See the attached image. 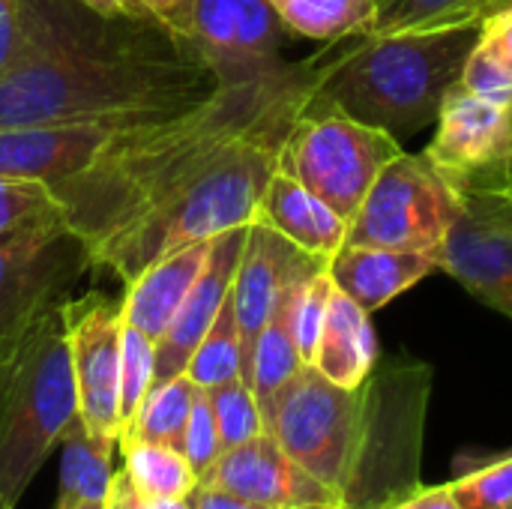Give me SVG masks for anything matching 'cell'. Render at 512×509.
I'll return each mask as SVG.
<instances>
[{
    "instance_id": "25",
    "label": "cell",
    "mask_w": 512,
    "mask_h": 509,
    "mask_svg": "<svg viewBox=\"0 0 512 509\" xmlns=\"http://www.w3.org/2000/svg\"><path fill=\"white\" fill-rule=\"evenodd\" d=\"M120 453L129 486L144 498L186 501L198 486V474L174 447L150 441H120Z\"/></svg>"
},
{
    "instance_id": "3",
    "label": "cell",
    "mask_w": 512,
    "mask_h": 509,
    "mask_svg": "<svg viewBox=\"0 0 512 509\" xmlns=\"http://www.w3.org/2000/svg\"><path fill=\"white\" fill-rule=\"evenodd\" d=\"M480 21L366 33L348 51H330L309 105L330 108L396 138L435 126L450 87L459 84Z\"/></svg>"
},
{
    "instance_id": "39",
    "label": "cell",
    "mask_w": 512,
    "mask_h": 509,
    "mask_svg": "<svg viewBox=\"0 0 512 509\" xmlns=\"http://www.w3.org/2000/svg\"><path fill=\"white\" fill-rule=\"evenodd\" d=\"M138 6H141L147 15L159 18L162 24H168L171 30H177V33L186 36L195 0H138Z\"/></svg>"
},
{
    "instance_id": "33",
    "label": "cell",
    "mask_w": 512,
    "mask_h": 509,
    "mask_svg": "<svg viewBox=\"0 0 512 509\" xmlns=\"http://www.w3.org/2000/svg\"><path fill=\"white\" fill-rule=\"evenodd\" d=\"M333 297V279L327 276V270L321 267L318 273L306 276L291 300V330H294V342L300 351V360L306 366H312L315 360V348L324 330V318H327V306Z\"/></svg>"
},
{
    "instance_id": "21",
    "label": "cell",
    "mask_w": 512,
    "mask_h": 509,
    "mask_svg": "<svg viewBox=\"0 0 512 509\" xmlns=\"http://www.w3.org/2000/svg\"><path fill=\"white\" fill-rule=\"evenodd\" d=\"M210 252V240L189 243L159 261H153L141 276L123 285V321L153 342L162 339L168 324L174 321L177 309L183 306L189 288L204 270Z\"/></svg>"
},
{
    "instance_id": "4",
    "label": "cell",
    "mask_w": 512,
    "mask_h": 509,
    "mask_svg": "<svg viewBox=\"0 0 512 509\" xmlns=\"http://www.w3.org/2000/svg\"><path fill=\"white\" fill-rule=\"evenodd\" d=\"M297 120L300 114L282 117L243 135L192 186L87 243L96 270H111L129 285L153 261L189 243L252 225L261 195L279 168V150Z\"/></svg>"
},
{
    "instance_id": "24",
    "label": "cell",
    "mask_w": 512,
    "mask_h": 509,
    "mask_svg": "<svg viewBox=\"0 0 512 509\" xmlns=\"http://www.w3.org/2000/svg\"><path fill=\"white\" fill-rule=\"evenodd\" d=\"M315 273H318V270H315ZM309 276H312V273H309ZM303 279H306V276H303ZM303 279L291 282V285L282 291V297H279V303H276L270 321L264 324L258 342H255V348H252L249 378H246V381H249V387H252V393H255V399H258V408H261L264 417H267L273 399L282 393V387L306 366V363L300 360V351H297V342H294V330H291V300H294V291H297V285H300Z\"/></svg>"
},
{
    "instance_id": "15",
    "label": "cell",
    "mask_w": 512,
    "mask_h": 509,
    "mask_svg": "<svg viewBox=\"0 0 512 509\" xmlns=\"http://www.w3.org/2000/svg\"><path fill=\"white\" fill-rule=\"evenodd\" d=\"M321 267H327V264L300 252L294 243H288L282 234H276L264 222L249 225L243 255H240L234 285H231V309H234L240 342H243V381L249 378L252 348H255L264 324L270 321L282 291L291 282H297Z\"/></svg>"
},
{
    "instance_id": "42",
    "label": "cell",
    "mask_w": 512,
    "mask_h": 509,
    "mask_svg": "<svg viewBox=\"0 0 512 509\" xmlns=\"http://www.w3.org/2000/svg\"><path fill=\"white\" fill-rule=\"evenodd\" d=\"M18 42V0H0V75L6 72Z\"/></svg>"
},
{
    "instance_id": "7",
    "label": "cell",
    "mask_w": 512,
    "mask_h": 509,
    "mask_svg": "<svg viewBox=\"0 0 512 509\" xmlns=\"http://www.w3.org/2000/svg\"><path fill=\"white\" fill-rule=\"evenodd\" d=\"M399 153L396 135L339 111L306 105L279 150V171L351 222L381 168Z\"/></svg>"
},
{
    "instance_id": "29",
    "label": "cell",
    "mask_w": 512,
    "mask_h": 509,
    "mask_svg": "<svg viewBox=\"0 0 512 509\" xmlns=\"http://www.w3.org/2000/svg\"><path fill=\"white\" fill-rule=\"evenodd\" d=\"M492 0H378L369 33H393L414 27H438L456 21H480ZM366 36V33H363Z\"/></svg>"
},
{
    "instance_id": "34",
    "label": "cell",
    "mask_w": 512,
    "mask_h": 509,
    "mask_svg": "<svg viewBox=\"0 0 512 509\" xmlns=\"http://www.w3.org/2000/svg\"><path fill=\"white\" fill-rule=\"evenodd\" d=\"M450 492L459 509H510L512 507V453L450 483Z\"/></svg>"
},
{
    "instance_id": "32",
    "label": "cell",
    "mask_w": 512,
    "mask_h": 509,
    "mask_svg": "<svg viewBox=\"0 0 512 509\" xmlns=\"http://www.w3.org/2000/svg\"><path fill=\"white\" fill-rule=\"evenodd\" d=\"M45 219H66L54 186L42 180L0 177V234Z\"/></svg>"
},
{
    "instance_id": "43",
    "label": "cell",
    "mask_w": 512,
    "mask_h": 509,
    "mask_svg": "<svg viewBox=\"0 0 512 509\" xmlns=\"http://www.w3.org/2000/svg\"><path fill=\"white\" fill-rule=\"evenodd\" d=\"M24 333H27V330H24ZM24 333H21L15 342H9V345L0 348V399H3V390H6V381H9V372H12V363H15V354H18V345H21Z\"/></svg>"
},
{
    "instance_id": "9",
    "label": "cell",
    "mask_w": 512,
    "mask_h": 509,
    "mask_svg": "<svg viewBox=\"0 0 512 509\" xmlns=\"http://www.w3.org/2000/svg\"><path fill=\"white\" fill-rule=\"evenodd\" d=\"M462 213V195L435 171L426 153L390 159L348 222L345 243L435 252Z\"/></svg>"
},
{
    "instance_id": "5",
    "label": "cell",
    "mask_w": 512,
    "mask_h": 509,
    "mask_svg": "<svg viewBox=\"0 0 512 509\" xmlns=\"http://www.w3.org/2000/svg\"><path fill=\"white\" fill-rule=\"evenodd\" d=\"M75 420L78 393L66 318L63 306H54L24 333L0 399V498L9 507H18Z\"/></svg>"
},
{
    "instance_id": "46",
    "label": "cell",
    "mask_w": 512,
    "mask_h": 509,
    "mask_svg": "<svg viewBox=\"0 0 512 509\" xmlns=\"http://www.w3.org/2000/svg\"><path fill=\"white\" fill-rule=\"evenodd\" d=\"M78 509H105V504H87V507H78Z\"/></svg>"
},
{
    "instance_id": "36",
    "label": "cell",
    "mask_w": 512,
    "mask_h": 509,
    "mask_svg": "<svg viewBox=\"0 0 512 509\" xmlns=\"http://www.w3.org/2000/svg\"><path fill=\"white\" fill-rule=\"evenodd\" d=\"M459 84L468 87L471 93L483 96V99L512 105V69L504 63V57L492 45H486L483 39H477L474 51L468 54Z\"/></svg>"
},
{
    "instance_id": "41",
    "label": "cell",
    "mask_w": 512,
    "mask_h": 509,
    "mask_svg": "<svg viewBox=\"0 0 512 509\" xmlns=\"http://www.w3.org/2000/svg\"><path fill=\"white\" fill-rule=\"evenodd\" d=\"M186 501H189V507L192 509H267L261 507V504H252V501L240 498V495H231V492H225V489L204 486V483H198L195 492H192Z\"/></svg>"
},
{
    "instance_id": "45",
    "label": "cell",
    "mask_w": 512,
    "mask_h": 509,
    "mask_svg": "<svg viewBox=\"0 0 512 509\" xmlns=\"http://www.w3.org/2000/svg\"><path fill=\"white\" fill-rule=\"evenodd\" d=\"M507 3H512V0H492V6H489V12H492V9H498V6H507Z\"/></svg>"
},
{
    "instance_id": "44",
    "label": "cell",
    "mask_w": 512,
    "mask_h": 509,
    "mask_svg": "<svg viewBox=\"0 0 512 509\" xmlns=\"http://www.w3.org/2000/svg\"><path fill=\"white\" fill-rule=\"evenodd\" d=\"M84 3H90L102 12H144L138 6V0H84Z\"/></svg>"
},
{
    "instance_id": "50",
    "label": "cell",
    "mask_w": 512,
    "mask_h": 509,
    "mask_svg": "<svg viewBox=\"0 0 512 509\" xmlns=\"http://www.w3.org/2000/svg\"><path fill=\"white\" fill-rule=\"evenodd\" d=\"M510 509H512V507H510Z\"/></svg>"
},
{
    "instance_id": "14",
    "label": "cell",
    "mask_w": 512,
    "mask_h": 509,
    "mask_svg": "<svg viewBox=\"0 0 512 509\" xmlns=\"http://www.w3.org/2000/svg\"><path fill=\"white\" fill-rule=\"evenodd\" d=\"M186 36L222 84L279 69L285 24L267 0H195Z\"/></svg>"
},
{
    "instance_id": "16",
    "label": "cell",
    "mask_w": 512,
    "mask_h": 509,
    "mask_svg": "<svg viewBox=\"0 0 512 509\" xmlns=\"http://www.w3.org/2000/svg\"><path fill=\"white\" fill-rule=\"evenodd\" d=\"M198 483L225 489L267 509L339 507V498L309 477L270 432L225 450Z\"/></svg>"
},
{
    "instance_id": "2",
    "label": "cell",
    "mask_w": 512,
    "mask_h": 509,
    "mask_svg": "<svg viewBox=\"0 0 512 509\" xmlns=\"http://www.w3.org/2000/svg\"><path fill=\"white\" fill-rule=\"evenodd\" d=\"M327 54L222 84L201 105L147 126L111 132L102 153L54 186L66 222L87 243L192 186L243 135L303 114Z\"/></svg>"
},
{
    "instance_id": "49",
    "label": "cell",
    "mask_w": 512,
    "mask_h": 509,
    "mask_svg": "<svg viewBox=\"0 0 512 509\" xmlns=\"http://www.w3.org/2000/svg\"><path fill=\"white\" fill-rule=\"evenodd\" d=\"M489 6H492V3H489ZM486 12H489V9H486Z\"/></svg>"
},
{
    "instance_id": "28",
    "label": "cell",
    "mask_w": 512,
    "mask_h": 509,
    "mask_svg": "<svg viewBox=\"0 0 512 509\" xmlns=\"http://www.w3.org/2000/svg\"><path fill=\"white\" fill-rule=\"evenodd\" d=\"M186 375L201 390H213L219 384L243 378V342H240L237 318L231 309V297L222 306V312L216 315V321L210 324V330L204 333L201 345L195 348V354L186 366Z\"/></svg>"
},
{
    "instance_id": "10",
    "label": "cell",
    "mask_w": 512,
    "mask_h": 509,
    "mask_svg": "<svg viewBox=\"0 0 512 509\" xmlns=\"http://www.w3.org/2000/svg\"><path fill=\"white\" fill-rule=\"evenodd\" d=\"M93 267L87 240L66 219L0 234V348L72 300V288Z\"/></svg>"
},
{
    "instance_id": "22",
    "label": "cell",
    "mask_w": 512,
    "mask_h": 509,
    "mask_svg": "<svg viewBox=\"0 0 512 509\" xmlns=\"http://www.w3.org/2000/svg\"><path fill=\"white\" fill-rule=\"evenodd\" d=\"M312 366L336 387L357 390L378 366V336L366 309L333 288Z\"/></svg>"
},
{
    "instance_id": "30",
    "label": "cell",
    "mask_w": 512,
    "mask_h": 509,
    "mask_svg": "<svg viewBox=\"0 0 512 509\" xmlns=\"http://www.w3.org/2000/svg\"><path fill=\"white\" fill-rule=\"evenodd\" d=\"M216 426H219V438L222 447H240L252 438H258L261 432H267L264 426V414L258 408V399L252 393V387L243 378H234L228 384H219L213 390H207Z\"/></svg>"
},
{
    "instance_id": "6",
    "label": "cell",
    "mask_w": 512,
    "mask_h": 509,
    "mask_svg": "<svg viewBox=\"0 0 512 509\" xmlns=\"http://www.w3.org/2000/svg\"><path fill=\"white\" fill-rule=\"evenodd\" d=\"M435 372L423 360H378L363 384V432L339 509H387L414 492Z\"/></svg>"
},
{
    "instance_id": "37",
    "label": "cell",
    "mask_w": 512,
    "mask_h": 509,
    "mask_svg": "<svg viewBox=\"0 0 512 509\" xmlns=\"http://www.w3.org/2000/svg\"><path fill=\"white\" fill-rule=\"evenodd\" d=\"M480 39L492 45L512 69V3L498 6L480 18Z\"/></svg>"
},
{
    "instance_id": "8",
    "label": "cell",
    "mask_w": 512,
    "mask_h": 509,
    "mask_svg": "<svg viewBox=\"0 0 512 509\" xmlns=\"http://www.w3.org/2000/svg\"><path fill=\"white\" fill-rule=\"evenodd\" d=\"M264 426L309 477L339 498L363 432V387H336L315 366H303L273 399Z\"/></svg>"
},
{
    "instance_id": "47",
    "label": "cell",
    "mask_w": 512,
    "mask_h": 509,
    "mask_svg": "<svg viewBox=\"0 0 512 509\" xmlns=\"http://www.w3.org/2000/svg\"><path fill=\"white\" fill-rule=\"evenodd\" d=\"M300 509H339V507H300Z\"/></svg>"
},
{
    "instance_id": "17",
    "label": "cell",
    "mask_w": 512,
    "mask_h": 509,
    "mask_svg": "<svg viewBox=\"0 0 512 509\" xmlns=\"http://www.w3.org/2000/svg\"><path fill=\"white\" fill-rule=\"evenodd\" d=\"M246 231H249V225L222 231L219 237L210 240V252H207L201 276L189 288L183 306L177 309V315L168 324V330L162 333V339L156 342V381H153V387L186 372V366H189L195 348L201 345L204 333L210 330V324L216 321V315L228 303L234 273H237L240 255H243Z\"/></svg>"
},
{
    "instance_id": "38",
    "label": "cell",
    "mask_w": 512,
    "mask_h": 509,
    "mask_svg": "<svg viewBox=\"0 0 512 509\" xmlns=\"http://www.w3.org/2000/svg\"><path fill=\"white\" fill-rule=\"evenodd\" d=\"M105 509H192L189 501H153V498H144L138 495L123 468L114 471V480H111V492H108V501H105Z\"/></svg>"
},
{
    "instance_id": "35",
    "label": "cell",
    "mask_w": 512,
    "mask_h": 509,
    "mask_svg": "<svg viewBox=\"0 0 512 509\" xmlns=\"http://www.w3.org/2000/svg\"><path fill=\"white\" fill-rule=\"evenodd\" d=\"M180 453L186 456V462L192 465L198 480L225 453L222 438H219V426H216V417H213V408H210V399H207V390H198V396H195V405H192V414H189V423H186V432H183Z\"/></svg>"
},
{
    "instance_id": "40",
    "label": "cell",
    "mask_w": 512,
    "mask_h": 509,
    "mask_svg": "<svg viewBox=\"0 0 512 509\" xmlns=\"http://www.w3.org/2000/svg\"><path fill=\"white\" fill-rule=\"evenodd\" d=\"M387 509H459V504L447 483V486H417L414 492H408Z\"/></svg>"
},
{
    "instance_id": "11",
    "label": "cell",
    "mask_w": 512,
    "mask_h": 509,
    "mask_svg": "<svg viewBox=\"0 0 512 509\" xmlns=\"http://www.w3.org/2000/svg\"><path fill=\"white\" fill-rule=\"evenodd\" d=\"M423 153L462 198H512V105L450 87Z\"/></svg>"
},
{
    "instance_id": "23",
    "label": "cell",
    "mask_w": 512,
    "mask_h": 509,
    "mask_svg": "<svg viewBox=\"0 0 512 509\" xmlns=\"http://www.w3.org/2000/svg\"><path fill=\"white\" fill-rule=\"evenodd\" d=\"M60 492L57 509H78L87 504H105L114 480V450L117 444L93 438L81 420H75L60 438Z\"/></svg>"
},
{
    "instance_id": "31",
    "label": "cell",
    "mask_w": 512,
    "mask_h": 509,
    "mask_svg": "<svg viewBox=\"0 0 512 509\" xmlns=\"http://www.w3.org/2000/svg\"><path fill=\"white\" fill-rule=\"evenodd\" d=\"M153 381H156V342L123 321V348H120V426L123 432L129 429L147 393L153 390Z\"/></svg>"
},
{
    "instance_id": "13",
    "label": "cell",
    "mask_w": 512,
    "mask_h": 509,
    "mask_svg": "<svg viewBox=\"0 0 512 509\" xmlns=\"http://www.w3.org/2000/svg\"><path fill=\"white\" fill-rule=\"evenodd\" d=\"M435 258L441 273L512 321V198L465 195Z\"/></svg>"
},
{
    "instance_id": "27",
    "label": "cell",
    "mask_w": 512,
    "mask_h": 509,
    "mask_svg": "<svg viewBox=\"0 0 512 509\" xmlns=\"http://www.w3.org/2000/svg\"><path fill=\"white\" fill-rule=\"evenodd\" d=\"M198 390L201 387L186 372L165 384H156L141 402L138 414L132 417L120 441H150L180 450Z\"/></svg>"
},
{
    "instance_id": "26",
    "label": "cell",
    "mask_w": 512,
    "mask_h": 509,
    "mask_svg": "<svg viewBox=\"0 0 512 509\" xmlns=\"http://www.w3.org/2000/svg\"><path fill=\"white\" fill-rule=\"evenodd\" d=\"M285 30L318 39L342 42L348 36L369 33L378 0H267Z\"/></svg>"
},
{
    "instance_id": "18",
    "label": "cell",
    "mask_w": 512,
    "mask_h": 509,
    "mask_svg": "<svg viewBox=\"0 0 512 509\" xmlns=\"http://www.w3.org/2000/svg\"><path fill=\"white\" fill-rule=\"evenodd\" d=\"M105 126H0V177L57 186L81 174L108 144Z\"/></svg>"
},
{
    "instance_id": "48",
    "label": "cell",
    "mask_w": 512,
    "mask_h": 509,
    "mask_svg": "<svg viewBox=\"0 0 512 509\" xmlns=\"http://www.w3.org/2000/svg\"><path fill=\"white\" fill-rule=\"evenodd\" d=\"M0 509H12V507H9V504H6V501L0 498Z\"/></svg>"
},
{
    "instance_id": "19",
    "label": "cell",
    "mask_w": 512,
    "mask_h": 509,
    "mask_svg": "<svg viewBox=\"0 0 512 509\" xmlns=\"http://www.w3.org/2000/svg\"><path fill=\"white\" fill-rule=\"evenodd\" d=\"M327 276L333 288L351 297L369 315L411 291L426 276L438 273L435 252H408L384 246H354L345 243L330 261Z\"/></svg>"
},
{
    "instance_id": "12",
    "label": "cell",
    "mask_w": 512,
    "mask_h": 509,
    "mask_svg": "<svg viewBox=\"0 0 512 509\" xmlns=\"http://www.w3.org/2000/svg\"><path fill=\"white\" fill-rule=\"evenodd\" d=\"M66 342L78 393L81 426L102 441L120 447V348H123V300L99 294L63 303Z\"/></svg>"
},
{
    "instance_id": "1",
    "label": "cell",
    "mask_w": 512,
    "mask_h": 509,
    "mask_svg": "<svg viewBox=\"0 0 512 509\" xmlns=\"http://www.w3.org/2000/svg\"><path fill=\"white\" fill-rule=\"evenodd\" d=\"M219 87L192 39L147 12L18 0V42L0 75V126L120 132L177 117Z\"/></svg>"
},
{
    "instance_id": "20",
    "label": "cell",
    "mask_w": 512,
    "mask_h": 509,
    "mask_svg": "<svg viewBox=\"0 0 512 509\" xmlns=\"http://www.w3.org/2000/svg\"><path fill=\"white\" fill-rule=\"evenodd\" d=\"M255 222H264L288 243H294L300 252L324 264L345 246L348 237V222L279 168L273 171L261 195Z\"/></svg>"
}]
</instances>
